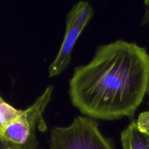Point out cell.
Listing matches in <instances>:
<instances>
[{
    "instance_id": "6da1fadb",
    "label": "cell",
    "mask_w": 149,
    "mask_h": 149,
    "mask_svg": "<svg viewBox=\"0 0 149 149\" xmlns=\"http://www.w3.org/2000/svg\"><path fill=\"white\" fill-rule=\"evenodd\" d=\"M148 87L146 49L118 40L99 47L90 63L75 68L69 95L84 115L112 121L133 116Z\"/></svg>"
},
{
    "instance_id": "7a4b0ae2",
    "label": "cell",
    "mask_w": 149,
    "mask_h": 149,
    "mask_svg": "<svg viewBox=\"0 0 149 149\" xmlns=\"http://www.w3.org/2000/svg\"><path fill=\"white\" fill-rule=\"evenodd\" d=\"M53 87L48 86L36 101L20 116L0 130V149H36L38 130L45 132L47 125L43 113L52 97Z\"/></svg>"
},
{
    "instance_id": "3957f363",
    "label": "cell",
    "mask_w": 149,
    "mask_h": 149,
    "mask_svg": "<svg viewBox=\"0 0 149 149\" xmlns=\"http://www.w3.org/2000/svg\"><path fill=\"white\" fill-rule=\"evenodd\" d=\"M98 127L91 118L77 116L69 126L51 130L49 149H114Z\"/></svg>"
},
{
    "instance_id": "277c9868",
    "label": "cell",
    "mask_w": 149,
    "mask_h": 149,
    "mask_svg": "<svg viewBox=\"0 0 149 149\" xmlns=\"http://www.w3.org/2000/svg\"><path fill=\"white\" fill-rule=\"evenodd\" d=\"M94 15V10L87 1H79L74 4L66 17V27L63 40L56 58L49 67V77L60 75L69 65L71 52Z\"/></svg>"
},
{
    "instance_id": "5b68a950",
    "label": "cell",
    "mask_w": 149,
    "mask_h": 149,
    "mask_svg": "<svg viewBox=\"0 0 149 149\" xmlns=\"http://www.w3.org/2000/svg\"><path fill=\"white\" fill-rule=\"evenodd\" d=\"M148 130L139 121L131 122L121 134L122 149H149Z\"/></svg>"
},
{
    "instance_id": "8992f818",
    "label": "cell",
    "mask_w": 149,
    "mask_h": 149,
    "mask_svg": "<svg viewBox=\"0 0 149 149\" xmlns=\"http://www.w3.org/2000/svg\"><path fill=\"white\" fill-rule=\"evenodd\" d=\"M23 110L17 109L9 104L0 95V130L17 119Z\"/></svg>"
},
{
    "instance_id": "52a82bcc",
    "label": "cell",
    "mask_w": 149,
    "mask_h": 149,
    "mask_svg": "<svg viewBox=\"0 0 149 149\" xmlns=\"http://www.w3.org/2000/svg\"><path fill=\"white\" fill-rule=\"evenodd\" d=\"M146 7V12L143 19V23L149 26V0H143Z\"/></svg>"
},
{
    "instance_id": "ba28073f",
    "label": "cell",
    "mask_w": 149,
    "mask_h": 149,
    "mask_svg": "<svg viewBox=\"0 0 149 149\" xmlns=\"http://www.w3.org/2000/svg\"><path fill=\"white\" fill-rule=\"evenodd\" d=\"M148 96H149V87H148Z\"/></svg>"
}]
</instances>
